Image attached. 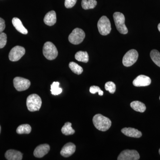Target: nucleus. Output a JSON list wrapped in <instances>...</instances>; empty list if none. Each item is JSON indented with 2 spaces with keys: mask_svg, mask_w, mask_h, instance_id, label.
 I'll return each instance as SVG.
<instances>
[{
  "mask_svg": "<svg viewBox=\"0 0 160 160\" xmlns=\"http://www.w3.org/2000/svg\"><path fill=\"white\" fill-rule=\"evenodd\" d=\"M92 122L95 128L102 131L108 130L112 124L111 120L109 118L101 114L95 115L92 118Z\"/></svg>",
  "mask_w": 160,
  "mask_h": 160,
  "instance_id": "1",
  "label": "nucleus"
},
{
  "mask_svg": "<svg viewBox=\"0 0 160 160\" xmlns=\"http://www.w3.org/2000/svg\"><path fill=\"white\" fill-rule=\"evenodd\" d=\"M42 104L41 98L38 94H31L27 98L26 106L29 111H39L42 106Z\"/></svg>",
  "mask_w": 160,
  "mask_h": 160,
  "instance_id": "2",
  "label": "nucleus"
},
{
  "mask_svg": "<svg viewBox=\"0 0 160 160\" xmlns=\"http://www.w3.org/2000/svg\"><path fill=\"white\" fill-rule=\"evenodd\" d=\"M113 17L118 31L122 34H127L128 30L125 25V18L124 14L120 12H115L113 15Z\"/></svg>",
  "mask_w": 160,
  "mask_h": 160,
  "instance_id": "3",
  "label": "nucleus"
},
{
  "mask_svg": "<svg viewBox=\"0 0 160 160\" xmlns=\"http://www.w3.org/2000/svg\"><path fill=\"white\" fill-rule=\"evenodd\" d=\"M43 53L47 59L54 60L58 56V49L53 43L47 42L43 46Z\"/></svg>",
  "mask_w": 160,
  "mask_h": 160,
  "instance_id": "4",
  "label": "nucleus"
},
{
  "mask_svg": "<svg viewBox=\"0 0 160 160\" xmlns=\"http://www.w3.org/2000/svg\"><path fill=\"white\" fill-rule=\"evenodd\" d=\"M99 32L103 36L107 35L111 31V23L107 17L103 16L100 18L98 23Z\"/></svg>",
  "mask_w": 160,
  "mask_h": 160,
  "instance_id": "5",
  "label": "nucleus"
},
{
  "mask_svg": "<svg viewBox=\"0 0 160 160\" xmlns=\"http://www.w3.org/2000/svg\"><path fill=\"white\" fill-rule=\"evenodd\" d=\"M86 37L85 32L82 29L76 28L72 30L69 35V42L73 45H79L83 42Z\"/></svg>",
  "mask_w": 160,
  "mask_h": 160,
  "instance_id": "6",
  "label": "nucleus"
},
{
  "mask_svg": "<svg viewBox=\"0 0 160 160\" xmlns=\"http://www.w3.org/2000/svg\"><path fill=\"white\" fill-rule=\"evenodd\" d=\"M138 58V53L137 50L131 49L127 52L123 58V65L126 67H130L133 65Z\"/></svg>",
  "mask_w": 160,
  "mask_h": 160,
  "instance_id": "7",
  "label": "nucleus"
},
{
  "mask_svg": "<svg viewBox=\"0 0 160 160\" xmlns=\"http://www.w3.org/2000/svg\"><path fill=\"white\" fill-rule=\"evenodd\" d=\"M13 82L15 88L18 91L27 90L31 85V83L29 80L19 77L15 78Z\"/></svg>",
  "mask_w": 160,
  "mask_h": 160,
  "instance_id": "8",
  "label": "nucleus"
},
{
  "mask_svg": "<svg viewBox=\"0 0 160 160\" xmlns=\"http://www.w3.org/2000/svg\"><path fill=\"white\" fill-rule=\"evenodd\" d=\"M26 53V50L24 47L16 46L12 49L9 55V59L12 62H17Z\"/></svg>",
  "mask_w": 160,
  "mask_h": 160,
  "instance_id": "9",
  "label": "nucleus"
},
{
  "mask_svg": "<svg viewBox=\"0 0 160 160\" xmlns=\"http://www.w3.org/2000/svg\"><path fill=\"white\" fill-rule=\"evenodd\" d=\"M140 159V155L135 150H123L118 158V160H138Z\"/></svg>",
  "mask_w": 160,
  "mask_h": 160,
  "instance_id": "10",
  "label": "nucleus"
},
{
  "mask_svg": "<svg viewBox=\"0 0 160 160\" xmlns=\"http://www.w3.org/2000/svg\"><path fill=\"white\" fill-rule=\"evenodd\" d=\"M151 83V80L150 78L144 75H140L138 76L132 82L133 86L136 87L148 86L150 85Z\"/></svg>",
  "mask_w": 160,
  "mask_h": 160,
  "instance_id": "11",
  "label": "nucleus"
},
{
  "mask_svg": "<svg viewBox=\"0 0 160 160\" xmlns=\"http://www.w3.org/2000/svg\"><path fill=\"white\" fill-rule=\"evenodd\" d=\"M50 150V146L48 144H45L40 145L35 149L33 154L36 158H42L49 152Z\"/></svg>",
  "mask_w": 160,
  "mask_h": 160,
  "instance_id": "12",
  "label": "nucleus"
},
{
  "mask_svg": "<svg viewBox=\"0 0 160 160\" xmlns=\"http://www.w3.org/2000/svg\"><path fill=\"white\" fill-rule=\"evenodd\" d=\"M76 150V146L73 143L69 142L67 143L63 146L61 150V155L65 158L71 156L74 153Z\"/></svg>",
  "mask_w": 160,
  "mask_h": 160,
  "instance_id": "13",
  "label": "nucleus"
},
{
  "mask_svg": "<svg viewBox=\"0 0 160 160\" xmlns=\"http://www.w3.org/2000/svg\"><path fill=\"white\" fill-rule=\"evenodd\" d=\"M23 154L20 151L13 149L7 150L5 153V157L8 160H22Z\"/></svg>",
  "mask_w": 160,
  "mask_h": 160,
  "instance_id": "14",
  "label": "nucleus"
},
{
  "mask_svg": "<svg viewBox=\"0 0 160 160\" xmlns=\"http://www.w3.org/2000/svg\"><path fill=\"white\" fill-rule=\"evenodd\" d=\"M121 132L126 136L134 138H140L142 136V133L138 129L132 128H124Z\"/></svg>",
  "mask_w": 160,
  "mask_h": 160,
  "instance_id": "15",
  "label": "nucleus"
},
{
  "mask_svg": "<svg viewBox=\"0 0 160 160\" xmlns=\"http://www.w3.org/2000/svg\"><path fill=\"white\" fill-rule=\"evenodd\" d=\"M57 22V16L55 12L52 10L48 12L45 15L44 22L47 26H53Z\"/></svg>",
  "mask_w": 160,
  "mask_h": 160,
  "instance_id": "16",
  "label": "nucleus"
},
{
  "mask_svg": "<svg viewBox=\"0 0 160 160\" xmlns=\"http://www.w3.org/2000/svg\"><path fill=\"white\" fill-rule=\"evenodd\" d=\"M12 24L15 29L20 33L23 34H27L28 30L23 26L21 20L17 18H14L12 19Z\"/></svg>",
  "mask_w": 160,
  "mask_h": 160,
  "instance_id": "17",
  "label": "nucleus"
},
{
  "mask_svg": "<svg viewBox=\"0 0 160 160\" xmlns=\"http://www.w3.org/2000/svg\"><path fill=\"white\" fill-rule=\"evenodd\" d=\"M132 109L140 112H144L146 110V106L144 103L139 101H133L130 103Z\"/></svg>",
  "mask_w": 160,
  "mask_h": 160,
  "instance_id": "18",
  "label": "nucleus"
},
{
  "mask_svg": "<svg viewBox=\"0 0 160 160\" xmlns=\"http://www.w3.org/2000/svg\"><path fill=\"white\" fill-rule=\"evenodd\" d=\"M76 59L79 62L84 63L88 62L89 60V55L86 51H80L76 53L75 55Z\"/></svg>",
  "mask_w": 160,
  "mask_h": 160,
  "instance_id": "19",
  "label": "nucleus"
},
{
  "mask_svg": "<svg viewBox=\"0 0 160 160\" xmlns=\"http://www.w3.org/2000/svg\"><path fill=\"white\" fill-rule=\"evenodd\" d=\"M97 5L96 0H82V6L85 10L93 9Z\"/></svg>",
  "mask_w": 160,
  "mask_h": 160,
  "instance_id": "20",
  "label": "nucleus"
},
{
  "mask_svg": "<svg viewBox=\"0 0 160 160\" xmlns=\"http://www.w3.org/2000/svg\"><path fill=\"white\" fill-rule=\"evenodd\" d=\"M31 130V127L29 124H23L18 127L16 131L18 134H29Z\"/></svg>",
  "mask_w": 160,
  "mask_h": 160,
  "instance_id": "21",
  "label": "nucleus"
},
{
  "mask_svg": "<svg viewBox=\"0 0 160 160\" xmlns=\"http://www.w3.org/2000/svg\"><path fill=\"white\" fill-rule=\"evenodd\" d=\"M61 130H62V133L66 136L73 134L75 132L72 127L71 123L69 122L65 123Z\"/></svg>",
  "mask_w": 160,
  "mask_h": 160,
  "instance_id": "22",
  "label": "nucleus"
},
{
  "mask_svg": "<svg viewBox=\"0 0 160 160\" xmlns=\"http://www.w3.org/2000/svg\"><path fill=\"white\" fill-rule=\"evenodd\" d=\"M150 57L153 62L160 67V53L156 49L152 50L150 53Z\"/></svg>",
  "mask_w": 160,
  "mask_h": 160,
  "instance_id": "23",
  "label": "nucleus"
},
{
  "mask_svg": "<svg viewBox=\"0 0 160 160\" xmlns=\"http://www.w3.org/2000/svg\"><path fill=\"white\" fill-rule=\"evenodd\" d=\"M69 67L72 72L75 74L80 75L82 73L83 68L74 62H70L69 64Z\"/></svg>",
  "mask_w": 160,
  "mask_h": 160,
  "instance_id": "24",
  "label": "nucleus"
},
{
  "mask_svg": "<svg viewBox=\"0 0 160 160\" xmlns=\"http://www.w3.org/2000/svg\"><path fill=\"white\" fill-rule=\"evenodd\" d=\"M60 83L58 82H53L51 85V93L53 95H58L62 93V89L59 87Z\"/></svg>",
  "mask_w": 160,
  "mask_h": 160,
  "instance_id": "25",
  "label": "nucleus"
},
{
  "mask_svg": "<svg viewBox=\"0 0 160 160\" xmlns=\"http://www.w3.org/2000/svg\"><path fill=\"white\" fill-rule=\"evenodd\" d=\"M105 89L111 94H113L115 92L116 86L113 82H108L105 84Z\"/></svg>",
  "mask_w": 160,
  "mask_h": 160,
  "instance_id": "26",
  "label": "nucleus"
},
{
  "mask_svg": "<svg viewBox=\"0 0 160 160\" xmlns=\"http://www.w3.org/2000/svg\"><path fill=\"white\" fill-rule=\"evenodd\" d=\"M7 35L4 32L0 33V49L4 48L7 43Z\"/></svg>",
  "mask_w": 160,
  "mask_h": 160,
  "instance_id": "27",
  "label": "nucleus"
},
{
  "mask_svg": "<svg viewBox=\"0 0 160 160\" xmlns=\"http://www.w3.org/2000/svg\"><path fill=\"white\" fill-rule=\"evenodd\" d=\"M89 91L92 94H95V93L98 92L99 95L101 96H102L103 93H104V92L101 90L100 87L97 86H91L90 89H89Z\"/></svg>",
  "mask_w": 160,
  "mask_h": 160,
  "instance_id": "28",
  "label": "nucleus"
},
{
  "mask_svg": "<svg viewBox=\"0 0 160 160\" xmlns=\"http://www.w3.org/2000/svg\"><path fill=\"white\" fill-rule=\"evenodd\" d=\"M77 0H65V6L67 9L72 8L75 5Z\"/></svg>",
  "mask_w": 160,
  "mask_h": 160,
  "instance_id": "29",
  "label": "nucleus"
},
{
  "mask_svg": "<svg viewBox=\"0 0 160 160\" xmlns=\"http://www.w3.org/2000/svg\"><path fill=\"white\" fill-rule=\"evenodd\" d=\"M6 28L5 22L2 18H0V33H2Z\"/></svg>",
  "mask_w": 160,
  "mask_h": 160,
  "instance_id": "30",
  "label": "nucleus"
},
{
  "mask_svg": "<svg viewBox=\"0 0 160 160\" xmlns=\"http://www.w3.org/2000/svg\"><path fill=\"white\" fill-rule=\"evenodd\" d=\"M158 29L159 31H160V23L158 24Z\"/></svg>",
  "mask_w": 160,
  "mask_h": 160,
  "instance_id": "31",
  "label": "nucleus"
},
{
  "mask_svg": "<svg viewBox=\"0 0 160 160\" xmlns=\"http://www.w3.org/2000/svg\"><path fill=\"white\" fill-rule=\"evenodd\" d=\"M1 126H0V133H1Z\"/></svg>",
  "mask_w": 160,
  "mask_h": 160,
  "instance_id": "32",
  "label": "nucleus"
},
{
  "mask_svg": "<svg viewBox=\"0 0 160 160\" xmlns=\"http://www.w3.org/2000/svg\"><path fill=\"white\" fill-rule=\"evenodd\" d=\"M159 154L160 155V149H159Z\"/></svg>",
  "mask_w": 160,
  "mask_h": 160,
  "instance_id": "33",
  "label": "nucleus"
},
{
  "mask_svg": "<svg viewBox=\"0 0 160 160\" xmlns=\"http://www.w3.org/2000/svg\"><path fill=\"white\" fill-rule=\"evenodd\" d=\"M159 99H160V96Z\"/></svg>",
  "mask_w": 160,
  "mask_h": 160,
  "instance_id": "34",
  "label": "nucleus"
}]
</instances>
